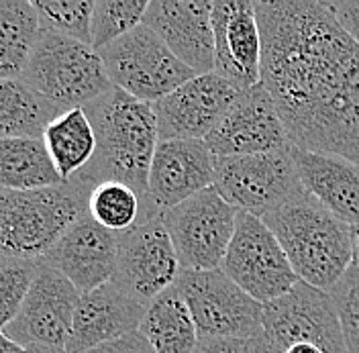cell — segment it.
Instances as JSON below:
<instances>
[{"instance_id":"1","label":"cell","mask_w":359,"mask_h":353,"mask_svg":"<svg viewBox=\"0 0 359 353\" xmlns=\"http://www.w3.org/2000/svg\"><path fill=\"white\" fill-rule=\"evenodd\" d=\"M262 84L292 145L359 166V45L329 2H255Z\"/></svg>"},{"instance_id":"2","label":"cell","mask_w":359,"mask_h":353,"mask_svg":"<svg viewBox=\"0 0 359 353\" xmlns=\"http://www.w3.org/2000/svg\"><path fill=\"white\" fill-rule=\"evenodd\" d=\"M84 112L94 127L96 154L69 182L88 192L102 182H123L147 199L149 168L159 143L154 105L112 86Z\"/></svg>"},{"instance_id":"3","label":"cell","mask_w":359,"mask_h":353,"mask_svg":"<svg viewBox=\"0 0 359 353\" xmlns=\"http://www.w3.org/2000/svg\"><path fill=\"white\" fill-rule=\"evenodd\" d=\"M262 221L284 247L300 282L333 292L353 265V227L304 192Z\"/></svg>"},{"instance_id":"4","label":"cell","mask_w":359,"mask_h":353,"mask_svg":"<svg viewBox=\"0 0 359 353\" xmlns=\"http://www.w3.org/2000/svg\"><path fill=\"white\" fill-rule=\"evenodd\" d=\"M88 190L64 182L39 190H0V260L39 262L88 215Z\"/></svg>"},{"instance_id":"5","label":"cell","mask_w":359,"mask_h":353,"mask_svg":"<svg viewBox=\"0 0 359 353\" xmlns=\"http://www.w3.org/2000/svg\"><path fill=\"white\" fill-rule=\"evenodd\" d=\"M21 80L57 116L84 109L112 88L98 51L49 31H39Z\"/></svg>"},{"instance_id":"6","label":"cell","mask_w":359,"mask_h":353,"mask_svg":"<svg viewBox=\"0 0 359 353\" xmlns=\"http://www.w3.org/2000/svg\"><path fill=\"white\" fill-rule=\"evenodd\" d=\"M212 188L239 213L259 219L306 192L290 145L271 154L215 157Z\"/></svg>"},{"instance_id":"7","label":"cell","mask_w":359,"mask_h":353,"mask_svg":"<svg viewBox=\"0 0 359 353\" xmlns=\"http://www.w3.org/2000/svg\"><path fill=\"white\" fill-rule=\"evenodd\" d=\"M98 55L114 88L149 105L196 78L145 25L102 47Z\"/></svg>"},{"instance_id":"8","label":"cell","mask_w":359,"mask_h":353,"mask_svg":"<svg viewBox=\"0 0 359 353\" xmlns=\"http://www.w3.org/2000/svg\"><path fill=\"white\" fill-rule=\"evenodd\" d=\"M176 288L186 298L198 339H253L264 331V305L251 298L221 269H182Z\"/></svg>"},{"instance_id":"9","label":"cell","mask_w":359,"mask_h":353,"mask_svg":"<svg viewBox=\"0 0 359 353\" xmlns=\"http://www.w3.org/2000/svg\"><path fill=\"white\" fill-rule=\"evenodd\" d=\"M219 269L262 305L288 294L300 282L271 229L247 213L237 215L235 235Z\"/></svg>"},{"instance_id":"10","label":"cell","mask_w":359,"mask_h":353,"mask_svg":"<svg viewBox=\"0 0 359 353\" xmlns=\"http://www.w3.org/2000/svg\"><path fill=\"white\" fill-rule=\"evenodd\" d=\"M163 213L151 215L118 235L112 284L149 307L178 280L182 265Z\"/></svg>"},{"instance_id":"11","label":"cell","mask_w":359,"mask_h":353,"mask_svg":"<svg viewBox=\"0 0 359 353\" xmlns=\"http://www.w3.org/2000/svg\"><path fill=\"white\" fill-rule=\"evenodd\" d=\"M237 215L239 211L215 188H206L201 194L163 213L161 217L174 241L182 269H219L235 235Z\"/></svg>"},{"instance_id":"12","label":"cell","mask_w":359,"mask_h":353,"mask_svg":"<svg viewBox=\"0 0 359 353\" xmlns=\"http://www.w3.org/2000/svg\"><path fill=\"white\" fill-rule=\"evenodd\" d=\"M264 333L284 349L309 341L325 353H347L333 296L306 282L264 305Z\"/></svg>"},{"instance_id":"13","label":"cell","mask_w":359,"mask_h":353,"mask_svg":"<svg viewBox=\"0 0 359 353\" xmlns=\"http://www.w3.org/2000/svg\"><path fill=\"white\" fill-rule=\"evenodd\" d=\"M80 296L82 294L64 274L39 262L37 276L25 296L21 310L4 329V335L25 349H66Z\"/></svg>"},{"instance_id":"14","label":"cell","mask_w":359,"mask_h":353,"mask_svg":"<svg viewBox=\"0 0 359 353\" xmlns=\"http://www.w3.org/2000/svg\"><path fill=\"white\" fill-rule=\"evenodd\" d=\"M243 90L224 78L202 74L182 84L172 94L154 102L159 141L201 139L204 141L223 121Z\"/></svg>"},{"instance_id":"15","label":"cell","mask_w":359,"mask_h":353,"mask_svg":"<svg viewBox=\"0 0 359 353\" xmlns=\"http://www.w3.org/2000/svg\"><path fill=\"white\" fill-rule=\"evenodd\" d=\"M204 143L215 157H237L286 149L290 139L269 92L259 82L239 94Z\"/></svg>"},{"instance_id":"16","label":"cell","mask_w":359,"mask_h":353,"mask_svg":"<svg viewBox=\"0 0 359 353\" xmlns=\"http://www.w3.org/2000/svg\"><path fill=\"white\" fill-rule=\"evenodd\" d=\"M215 74L235 88L247 90L262 82V31L251 0H215Z\"/></svg>"},{"instance_id":"17","label":"cell","mask_w":359,"mask_h":353,"mask_svg":"<svg viewBox=\"0 0 359 353\" xmlns=\"http://www.w3.org/2000/svg\"><path fill=\"white\" fill-rule=\"evenodd\" d=\"M212 184L215 155L204 141L170 139L157 143L147 180V200L157 213L176 208Z\"/></svg>"},{"instance_id":"18","label":"cell","mask_w":359,"mask_h":353,"mask_svg":"<svg viewBox=\"0 0 359 353\" xmlns=\"http://www.w3.org/2000/svg\"><path fill=\"white\" fill-rule=\"evenodd\" d=\"M143 25L196 76L212 74L215 33L210 0H154L145 11Z\"/></svg>"},{"instance_id":"19","label":"cell","mask_w":359,"mask_h":353,"mask_svg":"<svg viewBox=\"0 0 359 353\" xmlns=\"http://www.w3.org/2000/svg\"><path fill=\"white\" fill-rule=\"evenodd\" d=\"M118 235L100 227L90 215L76 221L39 260L64 274L80 294L111 282Z\"/></svg>"},{"instance_id":"20","label":"cell","mask_w":359,"mask_h":353,"mask_svg":"<svg viewBox=\"0 0 359 353\" xmlns=\"http://www.w3.org/2000/svg\"><path fill=\"white\" fill-rule=\"evenodd\" d=\"M147 307L107 282L80 296L66 353H86L102 343L139 331Z\"/></svg>"},{"instance_id":"21","label":"cell","mask_w":359,"mask_h":353,"mask_svg":"<svg viewBox=\"0 0 359 353\" xmlns=\"http://www.w3.org/2000/svg\"><path fill=\"white\" fill-rule=\"evenodd\" d=\"M298 176L329 213L349 227H359V166L339 155L316 154L290 143Z\"/></svg>"},{"instance_id":"22","label":"cell","mask_w":359,"mask_h":353,"mask_svg":"<svg viewBox=\"0 0 359 353\" xmlns=\"http://www.w3.org/2000/svg\"><path fill=\"white\" fill-rule=\"evenodd\" d=\"M139 333L157 353H192L198 343L196 323L176 284L147 307Z\"/></svg>"},{"instance_id":"23","label":"cell","mask_w":359,"mask_h":353,"mask_svg":"<svg viewBox=\"0 0 359 353\" xmlns=\"http://www.w3.org/2000/svg\"><path fill=\"white\" fill-rule=\"evenodd\" d=\"M43 143L64 182L80 174L96 154V135L84 109L55 116L43 131Z\"/></svg>"},{"instance_id":"24","label":"cell","mask_w":359,"mask_h":353,"mask_svg":"<svg viewBox=\"0 0 359 353\" xmlns=\"http://www.w3.org/2000/svg\"><path fill=\"white\" fill-rule=\"evenodd\" d=\"M43 139H0V190H39L62 186Z\"/></svg>"},{"instance_id":"25","label":"cell","mask_w":359,"mask_h":353,"mask_svg":"<svg viewBox=\"0 0 359 353\" xmlns=\"http://www.w3.org/2000/svg\"><path fill=\"white\" fill-rule=\"evenodd\" d=\"M39 31L31 2L0 0V80L21 78Z\"/></svg>"},{"instance_id":"26","label":"cell","mask_w":359,"mask_h":353,"mask_svg":"<svg viewBox=\"0 0 359 353\" xmlns=\"http://www.w3.org/2000/svg\"><path fill=\"white\" fill-rule=\"evenodd\" d=\"M55 116L21 78L0 80V139H39Z\"/></svg>"},{"instance_id":"27","label":"cell","mask_w":359,"mask_h":353,"mask_svg":"<svg viewBox=\"0 0 359 353\" xmlns=\"http://www.w3.org/2000/svg\"><path fill=\"white\" fill-rule=\"evenodd\" d=\"M88 215L100 227L121 235L137 222L157 215V211L131 186L123 182H102L90 190Z\"/></svg>"},{"instance_id":"28","label":"cell","mask_w":359,"mask_h":353,"mask_svg":"<svg viewBox=\"0 0 359 353\" xmlns=\"http://www.w3.org/2000/svg\"><path fill=\"white\" fill-rule=\"evenodd\" d=\"M31 4L41 31L57 33L80 44H92L94 0H33Z\"/></svg>"},{"instance_id":"29","label":"cell","mask_w":359,"mask_h":353,"mask_svg":"<svg viewBox=\"0 0 359 353\" xmlns=\"http://www.w3.org/2000/svg\"><path fill=\"white\" fill-rule=\"evenodd\" d=\"M147 6V0H96L92 13V49L100 51L143 25Z\"/></svg>"},{"instance_id":"30","label":"cell","mask_w":359,"mask_h":353,"mask_svg":"<svg viewBox=\"0 0 359 353\" xmlns=\"http://www.w3.org/2000/svg\"><path fill=\"white\" fill-rule=\"evenodd\" d=\"M39 262L0 260V333L15 321L33 284Z\"/></svg>"},{"instance_id":"31","label":"cell","mask_w":359,"mask_h":353,"mask_svg":"<svg viewBox=\"0 0 359 353\" xmlns=\"http://www.w3.org/2000/svg\"><path fill=\"white\" fill-rule=\"evenodd\" d=\"M329 294L335 300L347 353H359V265H351Z\"/></svg>"},{"instance_id":"32","label":"cell","mask_w":359,"mask_h":353,"mask_svg":"<svg viewBox=\"0 0 359 353\" xmlns=\"http://www.w3.org/2000/svg\"><path fill=\"white\" fill-rule=\"evenodd\" d=\"M86 353H157L151 343L141 335L139 331L129 333L125 337H118L114 341H109V343H102L94 349H90Z\"/></svg>"},{"instance_id":"33","label":"cell","mask_w":359,"mask_h":353,"mask_svg":"<svg viewBox=\"0 0 359 353\" xmlns=\"http://www.w3.org/2000/svg\"><path fill=\"white\" fill-rule=\"evenodd\" d=\"M329 4L335 13L339 25L359 45V0H341V2H329Z\"/></svg>"},{"instance_id":"34","label":"cell","mask_w":359,"mask_h":353,"mask_svg":"<svg viewBox=\"0 0 359 353\" xmlns=\"http://www.w3.org/2000/svg\"><path fill=\"white\" fill-rule=\"evenodd\" d=\"M245 339H229V337H208L198 339L196 347L192 353H245Z\"/></svg>"},{"instance_id":"35","label":"cell","mask_w":359,"mask_h":353,"mask_svg":"<svg viewBox=\"0 0 359 353\" xmlns=\"http://www.w3.org/2000/svg\"><path fill=\"white\" fill-rule=\"evenodd\" d=\"M245 353H286V349L278 345L276 341H271L268 335L262 331L257 337L249 339Z\"/></svg>"},{"instance_id":"36","label":"cell","mask_w":359,"mask_h":353,"mask_svg":"<svg viewBox=\"0 0 359 353\" xmlns=\"http://www.w3.org/2000/svg\"><path fill=\"white\" fill-rule=\"evenodd\" d=\"M0 353H27V349L4 333H0Z\"/></svg>"},{"instance_id":"37","label":"cell","mask_w":359,"mask_h":353,"mask_svg":"<svg viewBox=\"0 0 359 353\" xmlns=\"http://www.w3.org/2000/svg\"><path fill=\"white\" fill-rule=\"evenodd\" d=\"M286 353H325L318 345L309 343V341H300V343H292L290 347H286Z\"/></svg>"},{"instance_id":"38","label":"cell","mask_w":359,"mask_h":353,"mask_svg":"<svg viewBox=\"0 0 359 353\" xmlns=\"http://www.w3.org/2000/svg\"><path fill=\"white\" fill-rule=\"evenodd\" d=\"M353 264L359 265V227H353Z\"/></svg>"},{"instance_id":"39","label":"cell","mask_w":359,"mask_h":353,"mask_svg":"<svg viewBox=\"0 0 359 353\" xmlns=\"http://www.w3.org/2000/svg\"><path fill=\"white\" fill-rule=\"evenodd\" d=\"M27 353H66V349H55V347H29Z\"/></svg>"}]
</instances>
